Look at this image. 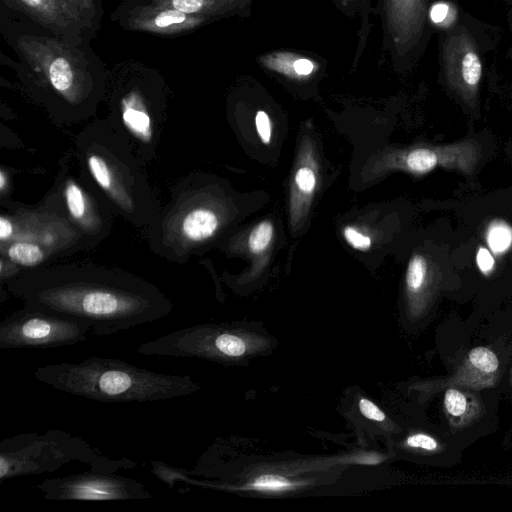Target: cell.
I'll return each mask as SVG.
<instances>
[{
	"label": "cell",
	"instance_id": "obj_5",
	"mask_svg": "<svg viewBox=\"0 0 512 512\" xmlns=\"http://www.w3.org/2000/svg\"><path fill=\"white\" fill-rule=\"evenodd\" d=\"M105 102L109 124L143 165L156 157L167 118L168 88L161 75L139 63L109 71Z\"/></svg>",
	"mask_w": 512,
	"mask_h": 512
},
{
	"label": "cell",
	"instance_id": "obj_36",
	"mask_svg": "<svg viewBox=\"0 0 512 512\" xmlns=\"http://www.w3.org/2000/svg\"><path fill=\"white\" fill-rule=\"evenodd\" d=\"M507 7H512V0H502Z\"/></svg>",
	"mask_w": 512,
	"mask_h": 512
},
{
	"label": "cell",
	"instance_id": "obj_19",
	"mask_svg": "<svg viewBox=\"0 0 512 512\" xmlns=\"http://www.w3.org/2000/svg\"><path fill=\"white\" fill-rule=\"evenodd\" d=\"M401 446L415 459L440 467L459 464L465 451L441 425L409 431L403 438Z\"/></svg>",
	"mask_w": 512,
	"mask_h": 512
},
{
	"label": "cell",
	"instance_id": "obj_8",
	"mask_svg": "<svg viewBox=\"0 0 512 512\" xmlns=\"http://www.w3.org/2000/svg\"><path fill=\"white\" fill-rule=\"evenodd\" d=\"M73 461L86 463L91 471L108 473L137 466L126 457L111 459L84 439L59 429L20 433L0 442L1 482L51 473Z\"/></svg>",
	"mask_w": 512,
	"mask_h": 512
},
{
	"label": "cell",
	"instance_id": "obj_12",
	"mask_svg": "<svg viewBox=\"0 0 512 512\" xmlns=\"http://www.w3.org/2000/svg\"><path fill=\"white\" fill-rule=\"evenodd\" d=\"M440 425L464 450L499 429V404L495 389L453 384L440 393Z\"/></svg>",
	"mask_w": 512,
	"mask_h": 512
},
{
	"label": "cell",
	"instance_id": "obj_30",
	"mask_svg": "<svg viewBox=\"0 0 512 512\" xmlns=\"http://www.w3.org/2000/svg\"><path fill=\"white\" fill-rule=\"evenodd\" d=\"M476 262L480 272L486 278H490L495 269V262L491 253L485 247H479Z\"/></svg>",
	"mask_w": 512,
	"mask_h": 512
},
{
	"label": "cell",
	"instance_id": "obj_22",
	"mask_svg": "<svg viewBox=\"0 0 512 512\" xmlns=\"http://www.w3.org/2000/svg\"><path fill=\"white\" fill-rule=\"evenodd\" d=\"M305 485V482L291 480L278 474H261L245 485L237 488L239 490H251L264 493H282Z\"/></svg>",
	"mask_w": 512,
	"mask_h": 512
},
{
	"label": "cell",
	"instance_id": "obj_35",
	"mask_svg": "<svg viewBox=\"0 0 512 512\" xmlns=\"http://www.w3.org/2000/svg\"><path fill=\"white\" fill-rule=\"evenodd\" d=\"M506 22L510 35V42L505 53L506 60H512V7L506 13Z\"/></svg>",
	"mask_w": 512,
	"mask_h": 512
},
{
	"label": "cell",
	"instance_id": "obj_3",
	"mask_svg": "<svg viewBox=\"0 0 512 512\" xmlns=\"http://www.w3.org/2000/svg\"><path fill=\"white\" fill-rule=\"evenodd\" d=\"M72 150L114 215L142 230L156 219L162 204L144 165L106 118L91 120L76 135Z\"/></svg>",
	"mask_w": 512,
	"mask_h": 512
},
{
	"label": "cell",
	"instance_id": "obj_34",
	"mask_svg": "<svg viewBox=\"0 0 512 512\" xmlns=\"http://www.w3.org/2000/svg\"><path fill=\"white\" fill-rule=\"evenodd\" d=\"M383 461V457L376 453H364L357 455L354 462L360 465H377Z\"/></svg>",
	"mask_w": 512,
	"mask_h": 512
},
{
	"label": "cell",
	"instance_id": "obj_18",
	"mask_svg": "<svg viewBox=\"0 0 512 512\" xmlns=\"http://www.w3.org/2000/svg\"><path fill=\"white\" fill-rule=\"evenodd\" d=\"M405 284L408 325L415 330L424 328L435 313L437 299L443 288L441 276L426 257L415 254L409 261Z\"/></svg>",
	"mask_w": 512,
	"mask_h": 512
},
{
	"label": "cell",
	"instance_id": "obj_33",
	"mask_svg": "<svg viewBox=\"0 0 512 512\" xmlns=\"http://www.w3.org/2000/svg\"><path fill=\"white\" fill-rule=\"evenodd\" d=\"M11 177L8 168L1 166L0 168V204L3 205L12 201L10 196Z\"/></svg>",
	"mask_w": 512,
	"mask_h": 512
},
{
	"label": "cell",
	"instance_id": "obj_29",
	"mask_svg": "<svg viewBox=\"0 0 512 512\" xmlns=\"http://www.w3.org/2000/svg\"><path fill=\"white\" fill-rule=\"evenodd\" d=\"M361 414L372 421L382 422L386 419L385 413L372 401L361 398L358 403Z\"/></svg>",
	"mask_w": 512,
	"mask_h": 512
},
{
	"label": "cell",
	"instance_id": "obj_17",
	"mask_svg": "<svg viewBox=\"0 0 512 512\" xmlns=\"http://www.w3.org/2000/svg\"><path fill=\"white\" fill-rule=\"evenodd\" d=\"M1 3L76 44L90 43L97 33L63 0H1Z\"/></svg>",
	"mask_w": 512,
	"mask_h": 512
},
{
	"label": "cell",
	"instance_id": "obj_11",
	"mask_svg": "<svg viewBox=\"0 0 512 512\" xmlns=\"http://www.w3.org/2000/svg\"><path fill=\"white\" fill-rule=\"evenodd\" d=\"M51 188L67 218L82 236L87 250L110 236L114 214L84 174L73 150L60 159Z\"/></svg>",
	"mask_w": 512,
	"mask_h": 512
},
{
	"label": "cell",
	"instance_id": "obj_23",
	"mask_svg": "<svg viewBox=\"0 0 512 512\" xmlns=\"http://www.w3.org/2000/svg\"><path fill=\"white\" fill-rule=\"evenodd\" d=\"M461 11L454 0H434L428 12L430 25L438 32L444 30L457 21Z\"/></svg>",
	"mask_w": 512,
	"mask_h": 512
},
{
	"label": "cell",
	"instance_id": "obj_25",
	"mask_svg": "<svg viewBox=\"0 0 512 512\" xmlns=\"http://www.w3.org/2000/svg\"><path fill=\"white\" fill-rule=\"evenodd\" d=\"M486 240L495 253L502 254L512 245V227L503 220H494L487 228Z\"/></svg>",
	"mask_w": 512,
	"mask_h": 512
},
{
	"label": "cell",
	"instance_id": "obj_6",
	"mask_svg": "<svg viewBox=\"0 0 512 512\" xmlns=\"http://www.w3.org/2000/svg\"><path fill=\"white\" fill-rule=\"evenodd\" d=\"M211 188L200 173L186 174L170 188L169 200L144 229L152 253L184 264L213 242L222 218Z\"/></svg>",
	"mask_w": 512,
	"mask_h": 512
},
{
	"label": "cell",
	"instance_id": "obj_1",
	"mask_svg": "<svg viewBox=\"0 0 512 512\" xmlns=\"http://www.w3.org/2000/svg\"><path fill=\"white\" fill-rule=\"evenodd\" d=\"M5 285L24 306L86 322L95 336L153 322L173 310L170 298L151 282L90 262L22 270Z\"/></svg>",
	"mask_w": 512,
	"mask_h": 512
},
{
	"label": "cell",
	"instance_id": "obj_4",
	"mask_svg": "<svg viewBox=\"0 0 512 512\" xmlns=\"http://www.w3.org/2000/svg\"><path fill=\"white\" fill-rule=\"evenodd\" d=\"M33 375L62 392L108 403L167 400L200 389L188 375L157 373L121 359L95 356L78 363L45 365Z\"/></svg>",
	"mask_w": 512,
	"mask_h": 512
},
{
	"label": "cell",
	"instance_id": "obj_15",
	"mask_svg": "<svg viewBox=\"0 0 512 512\" xmlns=\"http://www.w3.org/2000/svg\"><path fill=\"white\" fill-rule=\"evenodd\" d=\"M434 0H385L387 30L398 68H412L434 32L428 12Z\"/></svg>",
	"mask_w": 512,
	"mask_h": 512
},
{
	"label": "cell",
	"instance_id": "obj_14",
	"mask_svg": "<svg viewBox=\"0 0 512 512\" xmlns=\"http://www.w3.org/2000/svg\"><path fill=\"white\" fill-rule=\"evenodd\" d=\"M36 487L48 500L122 501L153 498L147 486L135 479L91 470L46 479Z\"/></svg>",
	"mask_w": 512,
	"mask_h": 512
},
{
	"label": "cell",
	"instance_id": "obj_32",
	"mask_svg": "<svg viewBox=\"0 0 512 512\" xmlns=\"http://www.w3.org/2000/svg\"><path fill=\"white\" fill-rule=\"evenodd\" d=\"M256 128L261 140L269 143L271 137L270 120L266 112L258 111L255 118Z\"/></svg>",
	"mask_w": 512,
	"mask_h": 512
},
{
	"label": "cell",
	"instance_id": "obj_26",
	"mask_svg": "<svg viewBox=\"0 0 512 512\" xmlns=\"http://www.w3.org/2000/svg\"><path fill=\"white\" fill-rule=\"evenodd\" d=\"M97 32L104 13L102 0H63Z\"/></svg>",
	"mask_w": 512,
	"mask_h": 512
},
{
	"label": "cell",
	"instance_id": "obj_31",
	"mask_svg": "<svg viewBox=\"0 0 512 512\" xmlns=\"http://www.w3.org/2000/svg\"><path fill=\"white\" fill-rule=\"evenodd\" d=\"M344 237L352 247L359 250H367L371 245V239L368 236L361 234L352 227L345 228Z\"/></svg>",
	"mask_w": 512,
	"mask_h": 512
},
{
	"label": "cell",
	"instance_id": "obj_7",
	"mask_svg": "<svg viewBox=\"0 0 512 512\" xmlns=\"http://www.w3.org/2000/svg\"><path fill=\"white\" fill-rule=\"evenodd\" d=\"M443 364L444 375L414 384L422 402L453 384L495 389L503 397L512 396V308L488 316Z\"/></svg>",
	"mask_w": 512,
	"mask_h": 512
},
{
	"label": "cell",
	"instance_id": "obj_20",
	"mask_svg": "<svg viewBox=\"0 0 512 512\" xmlns=\"http://www.w3.org/2000/svg\"><path fill=\"white\" fill-rule=\"evenodd\" d=\"M0 256L16 265L21 271L47 265L54 259L41 245L26 241L1 244Z\"/></svg>",
	"mask_w": 512,
	"mask_h": 512
},
{
	"label": "cell",
	"instance_id": "obj_21",
	"mask_svg": "<svg viewBox=\"0 0 512 512\" xmlns=\"http://www.w3.org/2000/svg\"><path fill=\"white\" fill-rule=\"evenodd\" d=\"M180 11L210 18L224 15L234 5V0H154Z\"/></svg>",
	"mask_w": 512,
	"mask_h": 512
},
{
	"label": "cell",
	"instance_id": "obj_24",
	"mask_svg": "<svg viewBox=\"0 0 512 512\" xmlns=\"http://www.w3.org/2000/svg\"><path fill=\"white\" fill-rule=\"evenodd\" d=\"M269 65L286 74L290 73L299 77L310 75L316 68L315 63L308 58L293 57L287 54L271 57Z\"/></svg>",
	"mask_w": 512,
	"mask_h": 512
},
{
	"label": "cell",
	"instance_id": "obj_9",
	"mask_svg": "<svg viewBox=\"0 0 512 512\" xmlns=\"http://www.w3.org/2000/svg\"><path fill=\"white\" fill-rule=\"evenodd\" d=\"M439 33V76L444 88L465 108H478L488 54L501 29L462 10L457 21Z\"/></svg>",
	"mask_w": 512,
	"mask_h": 512
},
{
	"label": "cell",
	"instance_id": "obj_28",
	"mask_svg": "<svg viewBox=\"0 0 512 512\" xmlns=\"http://www.w3.org/2000/svg\"><path fill=\"white\" fill-rule=\"evenodd\" d=\"M295 182L301 191L311 193L316 185V177L310 168L302 167L295 175Z\"/></svg>",
	"mask_w": 512,
	"mask_h": 512
},
{
	"label": "cell",
	"instance_id": "obj_10",
	"mask_svg": "<svg viewBox=\"0 0 512 512\" xmlns=\"http://www.w3.org/2000/svg\"><path fill=\"white\" fill-rule=\"evenodd\" d=\"M1 207L0 245L12 241L32 242L44 247L53 258L87 250L52 188L36 205L10 201Z\"/></svg>",
	"mask_w": 512,
	"mask_h": 512
},
{
	"label": "cell",
	"instance_id": "obj_2",
	"mask_svg": "<svg viewBox=\"0 0 512 512\" xmlns=\"http://www.w3.org/2000/svg\"><path fill=\"white\" fill-rule=\"evenodd\" d=\"M21 15L2 12L1 32L18 57L13 67L26 95L58 126L92 119L106 98L105 64L90 43L68 41Z\"/></svg>",
	"mask_w": 512,
	"mask_h": 512
},
{
	"label": "cell",
	"instance_id": "obj_13",
	"mask_svg": "<svg viewBox=\"0 0 512 512\" xmlns=\"http://www.w3.org/2000/svg\"><path fill=\"white\" fill-rule=\"evenodd\" d=\"M92 327L83 321L23 306L0 323V348L45 349L87 340Z\"/></svg>",
	"mask_w": 512,
	"mask_h": 512
},
{
	"label": "cell",
	"instance_id": "obj_16",
	"mask_svg": "<svg viewBox=\"0 0 512 512\" xmlns=\"http://www.w3.org/2000/svg\"><path fill=\"white\" fill-rule=\"evenodd\" d=\"M212 19L154 0H123L111 14V20L124 30L158 36L183 35Z\"/></svg>",
	"mask_w": 512,
	"mask_h": 512
},
{
	"label": "cell",
	"instance_id": "obj_27",
	"mask_svg": "<svg viewBox=\"0 0 512 512\" xmlns=\"http://www.w3.org/2000/svg\"><path fill=\"white\" fill-rule=\"evenodd\" d=\"M273 226L269 221L260 223L250 234L249 246L255 253L263 251L270 243Z\"/></svg>",
	"mask_w": 512,
	"mask_h": 512
},
{
	"label": "cell",
	"instance_id": "obj_37",
	"mask_svg": "<svg viewBox=\"0 0 512 512\" xmlns=\"http://www.w3.org/2000/svg\"><path fill=\"white\" fill-rule=\"evenodd\" d=\"M511 97H512V89H511Z\"/></svg>",
	"mask_w": 512,
	"mask_h": 512
}]
</instances>
